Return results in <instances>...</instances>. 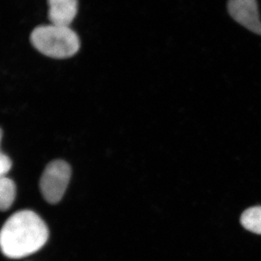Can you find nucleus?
I'll return each mask as SVG.
<instances>
[{"label": "nucleus", "instance_id": "obj_1", "mask_svg": "<svg viewBox=\"0 0 261 261\" xmlns=\"http://www.w3.org/2000/svg\"><path fill=\"white\" fill-rule=\"evenodd\" d=\"M48 238L47 226L37 214L32 211H18L2 228V252L10 258H22L40 250Z\"/></svg>", "mask_w": 261, "mask_h": 261}, {"label": "nucleus", "instance_id": "obj_2", "mask_svg": "<svg viewBox=\"0 0 261 261\" xmlns=\"http://www.w3.org/2000/svg\"><path fill=\"white\" fill-rule=\"evenodd\" d=\"M31 42L38 51L49 58L63 59L76 54L80 48L78 35L70 27L40 25L31 34Z\"/></svg>", "mask_w": 261, "mask_h": 261}, {"label": "nucleus", "instance_id": "obj_3", "mask_svg": "<svg viewBox=\"0 0 261 261\" xmlns=\"http://www.w3.org/2000/svg\"><path fill=\"white\" fill-rule=\"evenodd\" d=\"M71 176V168L62 160L51 161L46 166L39 187L43 197L49 203L56 204L63 198Z\"/></svg>", "mask_w": 261, "mask_h": 261}, {"label": "nucleus", "instance_id": "obj_4", "mask_svg": "<svg viewBox=\"0 0 261 261\" xmlns=\"http://www.w3.org/2000/svg\"><path fill=\"white\" fill-rule=\"evenodd\" d=\"M228 10L233 20L261 35V21L256 0H228Z\"/></svg>", "mask_w": 261, "mask_h": 261}, {"label": "nucleus", "instance_id": "obj_5", "mask_svg": "<svg viewBox=\"0 0 261 261\" xmlns=\"http://www.w3.org/2000/svg\"><path fill=\"white\" fill-rule=\"evenodd\" d=\"M51 24L69 27L78 11V0H48Z\"/></svg>", "mask_w": 261, "mask_h": 261}, {"label": "nucleus", "instance_id": "obj_6", "mask_svg": "<svg viewBox=\"0 0 261 261\" xmlns=\"http://www.w3.org/2000/svg\"><path fill=\"white\" fill-rule=\"evenodd\" d=\"M240 223L245 229L261 234V206H255L244 211Z\"/></svg>", "mask_w": 261, "mask_h": 261}, {"label": "nucleus", "instance_id": "obj_7", "mask_svg": "<svg viewBox=\"0 0 261 261\" xmlns=\"http://www.w3.org/2000/svg\"><path fill=\"white\" fill-rule=\"evenodd\" d=\"M16 187L14 181L4 176L0 179V207L1 210H8L14 202Z\"/></svg>", "mask_w": 261, "mask_h": 261}, {"label": "nucleus", "instance_id": "obj_8", "mask_svg": "<svg viewBox=\"0 0 261 261\" xmlns=\"http://www.w3.org/2000/svg\"><path fill=\"white\" fill-rule=\"evenodd\" d=\"M12 167V161L9 156L4 152H1L0 154V175L1 177L6 176L7 173L9 172Z\"/></svg>", "mask_w": 261, "mask_h": 261}]
</instances>
